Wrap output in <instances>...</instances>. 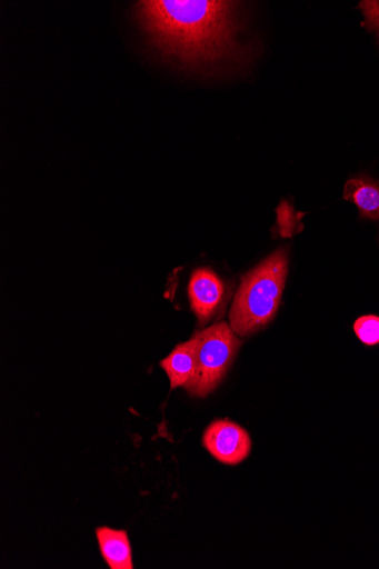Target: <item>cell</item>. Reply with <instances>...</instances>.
<instances>
[{
	"label": "cell",
	"instance_id": "cell-11",
	"mask_svg": "<svg viewBox=\"0 0 379 569\" xmlns=\"http://www.w3.org/2000/svg\"><path fill=\"white\" fill-rule=\"evenodd\" d=\"M359 9L365 16L366 28L375 32L379 39V2L370 0V2H361Z\"/></svg>",
	"mask_w": 379,
	"mask_h": 569
},
{
	"label": "cell",
	"instance_id": "cell-10",
	"mask_svg": "<svg viewBox=\"0 0 379 569\" xmlns=\"http://www.w3.org/2000/svg\"><path fill=\"white\" fill-rule=\"evenodd\" d=\"M358 339L366 346L379 345V318L367 316L359 318L353 326Z\"/></svg>",
	"mask_w": 379,
	"mask_h": 569
},
{
	"label": "cell",
	"instance_id": "cell-4",
	"mask_svg": "<svg viewBox=\"0 0 379 569\" xmlns=\"http://www.w3.org/2000/svg\"><path fill=\"white\" fill-rule=\"evenodd\" d=\"M202 442L213 458L230 467L245 461L252 448L249 433L229 420L213 421L206 429Z\"/></svg>",
	"mask_w": 379,
	"mask_h": 569
},
{
	"label": "cell",
	"instance_id": "cell-8",
	"mask_svg": "<svg viewBox=\"0 0 379 569\" xmlns=\"http://www.w3.org/2000/svg\"><path fill=\"white\" fill-rule=\"evenodd\" d=\"M343 197L353 202L361 219L379 221V181L361 176L350 179L345 187Z\"/></svg>",
	"mask_w": 379,
	"mask_h": 569
},
{
	"label": "cell",
	"instance_id": "cell-9",
	"mask_svg": "<svg viewBox=\"0 0 379 569\" xmlns=\"http://www.w3.org/2000/svg\"><path fill=\"white\" fill-rule=\"evenodd\" d=\"M278 213V232L282 238H292L295 234L301 232L303 226L301 219L305 217L303 213H297L293 210V206L283 200L277 210Z\"/></svg>",
	"mask_w": 379,
	"mask_h": 569
},
{
	"label": "cell",
	"instance_id": "cell-6",
	"mask_svg": "<svg viewBox=\"0 0 379 569\" xmlns=\"http://www.w3.org/2000/svg\"><path fill=\"white\" fill-rule=\"evenodd\" d=\"M198 332L187 342L176 347L166 359L160 361L171 382V390L183 387L188 391L198 373Z\"/></svg>",
	"mask_w": 379,
	"mask_h": 569
},
{
	"label": "cell",
	"instance_id": "cell-1",
	"mask_svg": "<svg viewBox=\"0 0 379 569\" xmlns=\"http://www.w3.org/2000/svg\"><path fill=\"white\" fill-rule=\"evenodd\" d=\"M239 3L221 0H144L136 18L166 54L193 66L219 63L239 47Z\"/></svg>",
	"mask_w": 379,
	"mask_h": 569
},
{
	"label": "cell",
	"instance_id": "cell-7",
	"mask_svg": "<svg viewBox=\"0 0 379 569\" xmlns=\"http://www.w3.org/2000/svg\"><path fill=\"white\" fill-rule=\"evenodd\" d=\"M100 552L112 569H133L132 548L124 530L101 527L96 530Z\"/></svg>",
	"mask_w": 379,
	"mask_h": 569
},
{
	"label": "cell",
	"instance_id": "cell-3",
	"mask_svg": "<svg viewBox=\"0 0 379 569\" xmlns=\"http://www.w3.org/2000/svg\"><path fill=\"white\" fill-rule=\"evenodd\" d=\"M198 373L190 395L203 398L222 382L242 345L227 322L198 332Z\"/></svg>",
	"mask_w": 379,
	"mask_h": 569
},
{
	"label": "cell",
	"instance_id": "cell-2",
	"mask_svg": "<svg viewBox=\"0 0 379 569\" xmlns=\"http://www.w3.org/2000/svg\"><path fill=\"white\" fill-rule=\"evenodd\" d=\"M289 271L287 248H279L242 279L230 312L237 336L248 337L276 318Z\"/></svg>",
	"mask_w": 379,
	"mask_h": 569
},
{
	"label": "cell",
	"instance_id": "cell-5",
	"mask_svg": "<svg viewBox=\"0 0 379 569\" xmlns=\"http://www.w3.org/2000/svg\"><path fill=\"white\" fill-rule=\"evenodd\" d=\"M227 296L226 283L212 270L201 268L192 273L189 298L192 312L201 326L222 315L227 306Z\"/></svg>",
	"mask_w": 379,
	"mask_h": 569
}]
</instances>
